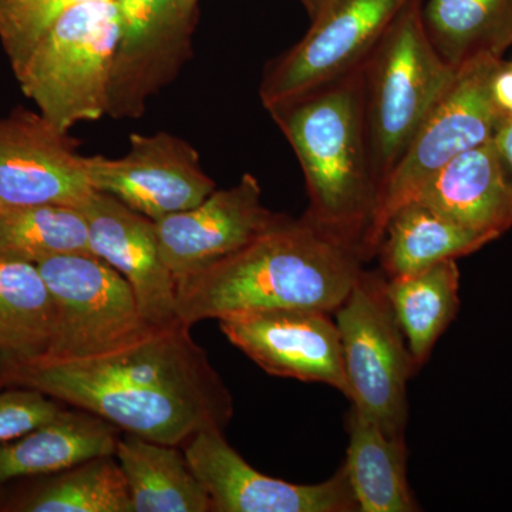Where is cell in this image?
Here are the masks:
<instances>
[{"label":"cell","instance_id":"cell-1","mask_svg":"<svg viewBox=\"0 0 512 512\" xmlns=\"http://www.w3.org/2000/svg\"><path fill=\"white\" fill-rule=\"evenodd\" d=\"M365 259L311 222L282 218L247 247L177 285V318L201 320L278 311L333 313Z\"/></svg>","mask_w":512,"mask_h":512},{"label":"cell","instance_id":"cell-2","mask_svg":"<svg viewBox=\"0 0 512 512\" xmlns=\"http://www.w3.org/2000/svg\"><path fill=\"white\" fill-rule=\"evenodd\" d=\"M268 111L302 167L309 197L302 217L363 256L380 185L367 143L362 66Z\"/></svg>","mask_w":512,"mask_h":512},{"label":"cell","instance_id":"cell-3","mask_svg":"<svg viewBox=\"0 0 512 512\" xmlns=\"http://www.w3.org/2000/svg\"><path fill=\"white\" fill-rule=\"evenodd\" d=\"M456 76L427 35L423 0H409L362 64L367 143L380 191Z\"/></svg>","mask_w":512,"mask_h":512},{"label":"cell","instance_id":"cell-4","mask_svg":"<svg viewBox=\"0 0 512 512\" xmlns=\"http://www.w3.org/2000/svg\"><path fill=\"white\" fill-rule=\"evenodd\" d=\"M120 37L116 0H92L64 13L16 69L20 89L59 130L109 113Z\"/></svg>","mask_w":512,"mask_h":512},{"label":"cell","instance_id":"cell-5","mask_svg":"<svg viewBox=\"0 0 512 512\" xmlns=\"http://www.w3.org/2000/svg\"><path fill=\"white\" fill-rule=\"evenodd\" d=\"M25 387L103 417L124 433L183 447L204 429L225 430L234 403L157 387L124 386L59 362L0 363V389Z\"/></svg>","mask_w":512,"mask_h":512},{"label":"cell","instance_id":"cell-6","mask_svg":"<svg viewBox=\"0 0 512 512\" xmlns=\"http://www.w3.org/2000/svg\"><path fill=\"white\" fill-rule=\"evenodd\" d=\"M504 57L480 56L457 70L456 79L421 124L380 191L375 217L363 242L365 261L375 258L394 212L416 200L444 165L493 140L505 119L493 97V79Z\"/></svg>","mask_w":512,"mask_h":512},{"label":"cell","instance_id":"cell-7","mask_svg":"<svg viewBox=\"0 0 512 512\" xmlns=\"http://www.w3.org/2000/svg\"><path fill=\"white\" fill-rule=\"evenodd\" d=\"M333 318L353 409L389 436L404 437L409 419L407 383L417 367L394 318L383 272L363 269Z\"/></svg>","mask_w":512,"mask_h":512},{"label":"cell","instance_id":"cell-8","mask_svg":"<svg viewBox=\"0 0 512 512\" xmlns=\"http://www.w3.org/2000/svg\"><path fill=\"white\" fill-rule=\"evenodd\" d=\"M36 265L55 302L56 328L45 355L32 362L106 355L158 329L141 315L127 279L96 255L56 256Z\"/></svg>","mask_w":512,"mask_h":512},{"label":"cell","instance_id":"cell-9","mask_svg":"<svg viewBox=\"0 0 512 512\" xmlns=\"http://www.w3.org/2000/svg\"><path fill=\"white\" fill-rule=\"evenodd\" d=\"M409 0H328L311 29L268 64L259 97L274 109L365 63Z\"/></svg>","mask_w":512,"mask_h":512},{"label":"cell","instance_id":"cell-10","mask_svg":"<svg viewBox=\"0 0 512 512\" xmlns=\"http://www.w3.org/2000/svg\"><path fill=\"white\" fill-rule=\"evenodd\" d=\"M200 0H116L120 37L109 116L140 119L147 101L168 86L192 56Z\"/></svg>","mask_w":512,"mask_h":512},{"label":"cell","instance_id":"cell-11","mask_svg":"<svg viewBox=\"0 0 512 512\" xmlns=\"http://www.w3.org/2000/svg\"><path fill=\"white\" fill-rule=\"evenodd\" d=\"M86 170L94 190L153 221L191 210L217 190L198 151L165 131L131 134L126 156L86 157Z\"/></svg>","mask_w":512,"mask_h":512},{"label":"cell","instance_id":"cell-12","mask_svg":"<svg viewBox=\"0 0 512 512\" xmlns=\"http://www.w3.org/2000/svg\"><path fill=\"white\" fill-rule=\"evenodd\" d=\"M183 450L212 512H359L343 466L323 483H288L255 470L218 429L198 431Z\"/></svg>","mask_w":512,"mask_h":512},{"label":"cell","instance_id":"cell-13","mask_svg":"<svg viewBox=\"0 0 512 512\" xmlns=\"http://www.w3.org/2000/svg\"><path fill=\"white\" fill-rule=\"evenodd\" d=\"M77 146L39 111L16 107L0 116V208L82 207L94 188Z\"/></svg>","mask_w":512,"mask_h":512},{"label":"cell","instance_id":"cell-14","mask_svg":"<svg viewBox=\"0 0 512 512\" xmlns=\"http://www.w3.org/2000/svg\"><path fill=\"white\" fill-rule=\"evenodd\" d=\"M284 217L265 207L258 180L244 174L197 207L154 222L161 256L178 285L247 247Z\"/></svg>","mask_w":512,"mask_h":512},{"label":"cell","instance_id":"cell-15","mask_svg":"<svg viewBox=\"0 0 512 512\" xmlns=\"http://www.w3.org/2000/svg\"><path fill=\"white\" fill-rule=\"evenodd\" d=\"M333 313L278 311L220 320L225 338L268 375L323 383L348 397L342 342Z\"/></svg>","mask_w":512,"mask_h":512},{"label":"cell","instance_id":"cell-16","mask_svg":"<svg viewBox=\"0 0 512 512\" xmlns=\"http://www.w3.org/2000/svg\"><path fill=\"white\" fill-rule=\"evenodd\" d=\"M79 210L92 254L127 279L144 319L154 328L177 322V282L161 256L156 222L96 190Z\"/></svg>","mask_w":512,"mask_h":512},{"label":"cell","instance_id":"cell-17","mask_svg":"<svg viewBox=\"0 0 512 512\" xmlns=\"http://www.w3.org/2000/svg\"><path fill=\"white\" fill-rule=\"evenodd\" d=\"M414 201L495 239L512 228V174L494 140L444 165Z\"/></svg>","mask_w":512,"mask_h":512},{"label":"cell","instance_id":"cell-18","mask_svg":"<svg viewBox=\"0 0 512 512\" xmlns=\"http://www.w3.org/2000/svg\"><path fill=\"white\" fill-rule=\"evenodd\" d=\"M121 434L103 417L76 407L64 409L18 439L0 443V487L23 478L52 476L92 458L116 456Z\"/></svg>","mask_w":512,"mask_h":512},{"label":"cell","instance_id":"cell-19","mask_svg":"<svg viewBox=\"0 0 512 512\" xmlns=\"http://www.w3.org/2000/svg\"><path fill=\"white\" fill-rule=\"evenodd\" d=\"M116 458L126 477L131 512H212L210 495L183 447L123 431Z\"/></svg>","mask_w":512,"mask_h":512},{"label":"cell","instance_id":"cell-20","mask_svg":"<svg viewBox=\"0 0 512 512\" xmlns=\"http://www.w3.org/2000/svg\"><path fill=\"white\" fill-rule=\"evenodd\" d=\"M494 237L463 227L419 201L394 212L384 227L377 248L383 275L387 279L416 274L444 261H457Z\"/></svg>","mask_w":512,"mask_h":512},{"label":"cell","instance_id":"cell-21","mask_svg":"<svg viewBox=\"0 0 512 512\" xmlns=\"http://www.w3.org/2000/svg\"><path fill=\"white\" fill-rule=\"evenodd\" d=\"M349 446L343 464L359 512H414L420 505L407 481L404 437L389 436L356 409L348 417Z\"/></svg>","mask_w":512,"mask_h":512},{"label":"cell","instance_id":"cell-22","mask_svg":"<svg viewBox=\"0 0 512 512\" xmlns=\"http://www.w3.org/2000/svg\"><path fill=\"white\" fill-rule=\"evenodd\" d=\"M55 328V302L37 265L0 256V363L39 359Z\"/></svg>","mask_w":512,"mask_h":512},{"label":"cell","instance_id":"cell-23","mask_svg":"<svg viewBox=\"0 0 512 512\" xmlns=\"http://www.w3.org/2000/svg\"><path fill=\"white\" fill-rule=\"evenodd\" d=\"M386 293L417 370L460 308L457 261H444L416 274L386 278Z\"/></svg>","mask_w":512,"mask_h":512},{"label":"cell","instance_id":"cell-24","mask_svg":"<svg viewBox=\"0 0 512 512\" xmlns=\"http://www.w3.org/2000/svg\"><path fill=\"white\" fill-rule=\"evenodd\" d=\"M427 35L458 70L480 56L503 57L512 46V0H429Z\"/></svg>","mask_w":512,"mask_h":512},{"label":"cell","instance_id":"cell-25","mask_svg":"<svg viewBox=\"0 0 512 512\" xmlns=\"http://www.w3.org/2000/svg\"><path fill=\"white\" fill-rule=\"evenodd\" d=\"M12 512H131L126 477L116 456L37 478L3 504Z\"/></svg>","mask_w":512,"mask_h":512},{"label":"cell","instance_id":"cell-26","mask_svg":"<svg viewBox=\"0 0 512 512\" xmlns=\"http://www.w3.org/2000/svg\"><path fill=\"white\" fill-rule=\"evenodd\" d=\"M92 254L82 211L70 205L0 208V256L39 262L56 256Z\"/></svg>","mask_w":512,"mask_h":512},{"label":"cell","instance_id":"cell-27","mask_svg":"<svg viewBox=\"0 0 512 512\" xmlns=\"http://www.w3.org/2000/svg\"><path fill=\"white\" fill-rule=\"evenodd\" d=\"M92 0H0V43L13 72L70 9Z\"/></svg>","mask_w":512,"mask_h":512},{"label":"cell","instance_id":"cell-28","mask_svg":"<svg viewBox=\"0 0 512 512\" xmlns=\"http://www.w3.org/2000/svg\"><path fill=\"white\" fill-rule=\"evenodd\" d=\"M66 407L59 400L35 389H0V443L18 439L47 421L55 419Z\"/></svg>","mask_w":512,"mask_h":512},{"label":"cell","instance_id":"cell-29","mask_svg":"<svg viewBox=\"0 0 512 512\" xmlns=\"http://www.w3.org/2000/svg\"><path fill=\"white\" fill-rule=\"evenodd\" d=\"M493 97L505 119L512 117V63L500 64L493 79Z\"/></svg>","mask_w":512,"mask_h":512},{"label":"cell","instance_id":"cell-30","mask_svg":"<svg viewBox=\"0 0 512 512\" xmlns=\"http://www.w3.org/2000/svg\"><path fill=\"white\" fill-rule=\"evenodd\" d=\"M493 140L495 147L500 151L501 157H503L508 170L512 174V117H507V119L501 121Z\"/></svg>","mask_w":512,"mask_h":512},{"label":"cell","instance_id":"cell-31","mask_svg":"<svg viewBox=\"0 0 512 512\" xmlns=\"http://www.w3.org/2000/svg\"><path fill=\"white\" fill-rule=\"evenodd\" d=\"M326 2H328V0H301L303 8L306 9L311 20L318 15L320 9L326 5Z\"/></svg>","mask_w":512,"mask_h":512},{"label":"cell","instance_id":"cell-32","mask_svg":"<svg viewBox=\"0 0 512 512\" xmlns=\"http://www.w3.org/2000/svg\"><path fill=\"white\" fill-rule=\"evenodd\" d=\"M512 63V62H511Z\"/></svg>","mask_w":512,"mask_h":512}]
</instances>
